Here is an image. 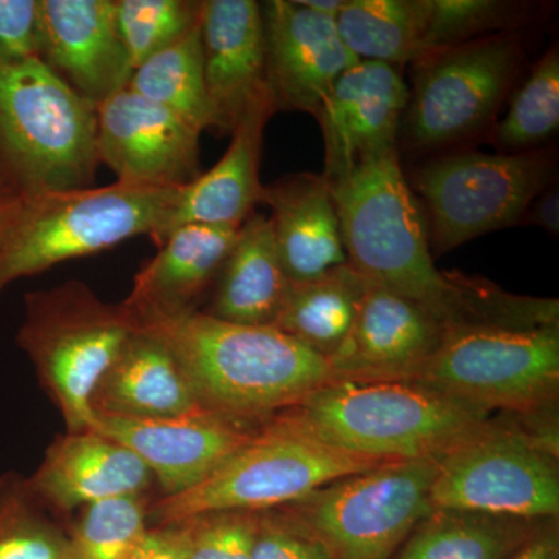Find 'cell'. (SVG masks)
<instances>
[{
    "label": "cell",
    "instance_id": "cell-1",
    "mask_svg": "<svg viewBox=\"0 0 559 559\" xmlns=\"http://www.w3.org/2000/svg\"><path fill=\"white\" fill-rule=\"evenodd\" d=\"M330 183L347 261L370 285L415 301L444 326L521 318L522 297L437 270L396 150Z\"/></svg>",
    "mask_w": 559,
    "mask_h": 559
},
{
    "label": "cell",
    "instance_id": "cell-2",
    "mask_svg": "<svg viewBox=\"0 0 559 559\" xmlns=\"http://www.w3.org/2000/svg\"><path fill=\"white\" fill-rule=\"evenodd\" d=\"M132 320L170 349L202 406L226 417H272L331 382L329 360L274 326L197 310Z\"/></svg>",
    "mask_w": 559,
    "mask_h": 559
},
{
    "label": "cell",
    "instance_id": "cell-3",
    "mask_svg": "<svg viewBox=\"0 0 559 559\" xmlns=\"http://www.w3.org/2000/svg\"><path fill=\"white\" fill-rule=\"evenodd\" d=\"M277 415L337 450L384 462L439 460L489 421L487 412L406 381L326 382Z\"/></svg>",
    "mask_w": 559,
    "mask_h": 559
},
{
    "label": "cell",
    "instance_id": "cell-4",
    "mask_svg": "<svg viewBox=\"0 0 559 559\" xmlns=\"http://www.w3.org/2000/svg\"><path fill=\"white\" fill-rule=\"evenodd\" d=\"M97 106L39 58L0 66V186L20 197L90 189Z\"/></svg>",
    "mask_w": 559,
    "mask_h": 559
},
{
    "label": "cell",
    "instance_id": "cell-5",
    "mask_svg": "<svg viewBox=\"0 0 559 559\" xmlns=\"http://www.w3.org/2000/svg\"><path fill=\"white\" fill-rule=\"evenodd\" d=\"M179 187L120 182L22 197L0 246V293L62 261L94 255L120 242L153 238Z\"/></svg>",
    "mask_w": 559,
    "mask_h": 559
},
{
    "label": "cell",
    "instance_id": "cell-6",
    "mask_svg": "<svg viewBox=\"0 0 559 559\" xmlns=\"http://www.w3.org/2000/svg\"><path fill=\"white\" fill-rule=\"evenodd\" d=\"M382 463L337 450L274 415L197 487L156 500L148 516L168 525L215 511L275 510Z\"/></svg>",
    "mask_w": 559,
    "mask_h": 559
},
{
    "label": "cell",
    "instance_id": "cell-7",
    "mask_svg": "<svg viewBox=\"0 0 559 559\" xmlns=\"http://www.w3.org/2000/svg\"><path fill=\"white\" fill-rule=\"evenodd\" d=\"M134 331L123 305L106 304L80 280L25 296L16 342L68 432L94 426L92 393Z\"/></svg>",
    "mask_w": 559,
    "mask_h": 559
},
{
    "label": "cell",
    "instance_id": "cell-8",
    "mask_svg": "<svg viewBox=\"0 0 559 559\" xmlns=\"http://www.w3.org/2000/svg\"><path fill=\"white\" fill-rule=\"evenodd\" d=\"M411 382L491 414H532L559 388V322L447 326L440 347Z\"/></svg>",
    "mask_w": 559,
    "mask_h": 559
},
{
    "label": "cell",
    "instance_id": "cell-9",
    "mask_svg": "<svg viewBox=\"0 0 559 559\" xmlns=\"http://www.w3.org/2000/svg\"><path fill=\"white\" fill-rule=\"evenodd\" d=\"M437 460L388 462L275 509L307 532L330 559H392L432 513Z\"/></svg>",
    "mask_w": 559,
    "mask_h": 559
},
{
    "label": "cell",
    "instance_id": "cell-10",
    "mask_svg": "<svg viewBox=\"0 0 559 559\" xmlns=\"http://www.w3.org/2000/svg\"><path fill=\"white\" fill-rule=\"evenodd\" d=\"M433 510L557 520L559 471L551 444L487 421L437 460Z\"/></svg>",
    "mask_w": 559,
    "mask_h": 559
},
{
    "label": "cell",
    "instance_id": "cell-11",
    "mask_svg": "<svg viewBox=\"0 0 559 559\" xmlns=\"http://www.w3.org/2000/svg\"><path fill=\"white\" fill-rule=\"evenodd\" d=\"M550 167L536 154L468 153L430 162L415 176L437 250L513 226L546 189Z\"/></svg>",
    "mask_w": 559,
    "mask_h": 559
},
{
    "label": "cell",
    "instance_id": "cell-12",
    "mask_svg": "<svg viewBox=\"0 0 559 559\" xmlns=\"http://www.w3.org/2000/svg\"><path fill=\"white\" fill-rule=\"evenodd\" d=\"M520 61V44L502 33L421 61L407 116L412 145L432 148L480 130L509 92Z\"/></svg>",
    "mask_w": 559,
    "mask_h": 559
},
{
    "label": "cell",
    "instance_id": "cell-13",
    "mask_svg": "<svg viewBox=\"0 0 559 559\" xmlns=\"http://www.w3.org/2000/svg\"><path fill=\"white\" fill-rule=\"evenodd\" d=\"M200 135L171 110L128 87L97 106L98 160L120 182L189 186L201 176Z\"/></svg>",
    "mask_w": 559,
    "mask_h": 559
},
{
    "label": "cell",
    "instance_id": "cell-14",
    "mask_svg": "<svg viewBox=\"0 0 559 559\" xmlns=\"http://www.w3.org/2000/svg\"><path fill=\"white\" fill-rule=\"evenodd\" d=\"M409 92L395 66L358 61L340 76L320 106L325 176L344 178L364 162L395 150Z\"/></svg>",
    "mask_w": 559,
    "mask_h": 559
},
{
    "label": "cell",
    "instance_id": "cell-15",
    "mask_svg": "<svg viewBox=\"0 0 559 559\" xmlns=\"http://www.w3.org/2000/svg\"><path fill=\"white\" fill-rule=\"evenodd\" d=\"M245 423L212 411L162 419L95 415L91 430L134 452L164 496H175L197 487L255 436Z\"/></svg>",
    "mask_w": 559,
    "mask_h": 559
},
{
    "label": "cell",
    "instance_id": "cell-16",
    "mask_svg": "<svg viewBox=\"0 0 559 559\" xmlns=\"http://www.w3.org/2000/svg\"><path fill=\"white\" fill-rule=\"evenodd\" d=\"M444 329L426 308L369 283L352 330L326 359L331 381L411 382L440 347Z\"/></svg>",
    "mask_w": 559,
    "mask_h": 559
},
{
    "label": "cell",
    "instance_id": "cell-17",
    "mask_svg": "<svg viewBox=\"0 0 559 559\" xmlns=\"http://www.w3.org/2000/svg\"><path fill=\"white\" fill-rule=\"evenodd\" d=\"M261 13L275 109L316 116L342 73L358 62L341 39L336 17L314 13L297 0H270Z\"/></svg>",
    "mask_w": 559,
    "mask_h": 559
},
{
    "label": "cell",
    "instance_id": "cell-18",
    "mask_svg": "<svg viewBox=\"0 0 559 559\" xmlns=\"http://www.w3.org/2000/svg\"><path fill=\"white\" fill-rule=\"evenodd\" d=\"M38 58L94 106L128 87L134 72L116 0H39Z\"/></svg>",
    "mask_w": 559,
    "mask_h": 559
},
{
    "label": "cell",
    "instance_id": "cell-19",
    "mask_svg": "<svg viewBox=\"0 0 559 559\" xmlns=\"http://www.w3.org/2000/svg\"><path fill=\"white\" fill-rule=\"evenodd\" d=\"M201 40L213 130L231 134L255 106L274 103L260 3L202 0Z\"/></svg>",
    "mask_w": 559,
    "mask_h": 559
},
{
    "label": "cell",
    "instance_id": "cell-20",
    "mask_svg": "<svg viewBox=\"0 0 559 559\" xmlns=\"http://www.w3.org/2000/svg\"><path fill=\"white\" fill-rule=\"evenodd\" d=\"M151 476L148 466L123 444L94 430H81L51 441L38 469L27 479L49 509L70 511L100 500L143 495Z\"/></svg>",
    "mask_w": 559,
    "mask_h": 559
},
{
    "label": "cell",
    "instance_id": "cell-21",
    "mask_svg": "<svg viewBox=\"0 0 559 559\" xmlns=\"http://www.w3.org/2000/svg\"><path fill=\"white\" fill-rule=\"evenodd\" d=\"M274 103L255 106L237 130L226 154L215 167L201 173L189 186L179 187L167 218L151 240L159 248L168 235L187 224L240 227L263 202L264 187L260 182V154L264 127Z\"/></svg>",
    "mask_w": 559,
    "mask_h": 559
},
{
    "label": "cell",
    "instance_id": "cell-22",
    "mask_svg": "<svg viewBox=\"0 0 559 559\" xmlns=\"http://www.w3.org/2000/svg\"><path fill=\"white\" fill-rule=\"evenodd\" d=\"M280 264L289 282H308L347 263L340 215L323 175L288 176L264 187Z\"/></svg>",
    "mask_w": 559,
    "mask_h": 559
},
{
    "label": "cell",
    "instance_id": "cell-23",
    "mask_svg": "<svg viewBox=\"0 0 559 559\" xmlns=\"http://www.w3.org/2000/svg\"><path fill=\"white\" fill-rule=\"evenodd\" d=\"M240 227L187 224L173 230L157 255L135 274L130 296L121 305L132 319L194 311L197 300L223 270Z\"/></svg>",
    "mask_w": 559,
    "mask_h": 559
},
{
    "label": "cell",
    "instance_id": "cell-24",
    "mask_svg": "<svg viewBox=\"0 0 559 559\" xmlns=\"http://www.w3.org/2000/svg\"><path fill=\"white\" fill-rule=\"evenodd\" d=\"M91 407L94 415L132 419L176 418L207 411L170 349L138 329L98 381Z\"/></svg>",
    "mask_w": 559,
    "mask_h": 559
},
{
    "label": "cell",
    "instance_id": "cell-25",
    "mask_svg": "<svg viewBox=\"0 0 559 559\" xmlns=\"http://www.w3.org/2000/svg\"><path fill=\"white\" fill-rule=\"evenodd\" d=\"M207 314L240 325L272 326L289 280L280 264L271 219L252 213L219 272Z\"/></svg>",
    "mask_w": 559,
    "mask_h": 559
},
{
    "label": "cell",
    "instance_id": "cell-26",
    "mask_svg": "<svg viewBox=\"0 0 559 559\" xmlns=\"http://www.w3.org/2000/svg\"><path fill=\"white\" fill-rule=\"evenodd\" d=\"M369 282L345 263L308 282H288L274 329L329 359L345 341Z\"/></svg>",
    "mask_w": 559,
    "mask_h": 559
},
{
    "label": "cell",
    "instance_id": "cell-27",
    "mask_svg": "<svg viewBox=\"0 0 559 559\" xmlns=\"http://www.w3.org/2000/svg\"><path fill=\"white\" fill-rule=\"evenodd\" d=\"M540 521L436 510L425 518L392 559H509Z\"/></svg>",
    "mask_w": 559,
    "mask_h": 559
},
{
    "label": "cell",
    "instance_id": "cell-28",
    "mask_svg": "<svg viewBox=\"0 0 559 559\" xmlns=\"http://www.w3.org/2000/svg\"><path fill=\"white\" fill-rule=\"evenodd\" d=\"M430 0H345L336 27L358 61H419Z\"/></svg>",
    "mask_w": 559,
    "mask_h": 559
},
{
    "label": "cell",
    "instance_id": "cell-29",
    "mask_svg": "<svg viewBox=\"0 0 559 559\" xmlns=\"http://www.w3.org/2000/svg\"><path fill=\"white\" fill-rule=\"evenodd\" d=\"M128 90L171 110L197 131L213 130L205 90L201 20L167 49L142 62L132 72Z\"/></svg>",
    "mask_w": 559,
    "mask_h": 559
},
{
    "label": "cell",
    "instance_id": "cell-30",
    "mask_svg": "<svg viewBox=\"0 0 559 559\" xmlns=\"http://www.w3.org/2000/svg\"><path fill=\"white\" fill-rule=\"evenodd\" d=\"M0 559H70L69 533L13 471L0 476Z\"/></svg>",
    "mask_w": 559,
    "mask_h": 559
},
{
    "label": "cell",
    "instance_id": "cell-31",
    "mask_svg": "<svg viewBox=\"0 0 559 559\" xmlns=\"http://www.w3.org/2000/svg\"><path fill=\"white\" fill-rule=\"evenodd\" d=\"M148 513L143 495L83 507L69 533L70 559H127L150 528Z\"/></svg>",
    "mask_w": 559,
    "mask_h": 559
},
{
    "label": "cell",
    "instance_id": "cell-32",
    "mask_svg": "<svg viewBox=\"0 0 559 559\" xmlns=\"http://www.w3.org/2000/svg\"><path fill=\"white\" fill-rule=\"evenodd\" d=\"M194 0H116V21L132 69L167 49L201 20Z\"/></svg>",
    "mask_w": 559,
    "mask_h": 559
},
{
    "label": "cell",
    "instance_id": "cell-33",
    "mask_svg": "<svg viewBox=\"0 0 559 559\" xmlns=\"http://www.w3.org/2000/svg\"><path fill=\"white\" fill-rule=\"evenodd\" d=\"M559 127V55L550 49L514 94L498 128L499 142L511 150L528 148L551 138Z\"/></svg>",
    "mask_w": 559,
    "mask_h": 559
},
{
    "label": "cell",
    "instance_id": "cell-34",
    "mask_svg": "<svg viewBox=\"0 0 559 559\" xmlns=\"http://www.w3.org/2000/svg\"><path fill=\"white\" fill-rule=\"evenodd\" d=\"M514 11V3L498 0H430L418 62L507 27Z\"/></svg>",
    "mask_w": 559,
    "mask_h": 559
},
{
    "label": "cell",
    "instance_id": "cell-35",
    "mask_svg": "<svg viewBox=\"0 0 559 559\" xmlns=\"http://www.w3.org/2000/svg\"><path fill=\"white\" fill-rule=\"evenodd\" d=\"M261 511H215L176 522L186 559H250Z\"/></svg>",
    "mask_w": 559,
    "mask_h": 559
},
{
    "label": "cell",
    "instance_id": "cell-36",
    "mask_svg": "<svg viewBox=\"0 0 559 559\" xmlns=\"http://www.w3.org/2000/svg\"><path fill=\"white\" fill-rule=\"evenodd\" d=\"M250 559H330L320 543L278 511H261Z\"/></svg>",
    "mask_w": 559,
    "mask_h": 559
},
{
    "label": "cell",
    "instance_id": "cell-37",
    "mask_svg": "<svg viewBox=\"0 0 559 559\" xmlns=\"http://www.w3.org/2000/svg\"><path fill=\"white\" fill-rule=\"evenodd\" d=\"M39 57V0H0V66Z\"/></svg>",
    "mask_w": 559,
    "mask_h": 559
},
{
    "label": "cell",
    "instance_id": "cell-38",
    "mask_svg": "<svg viewBox=\"0 0 559 559\" xmlns=\"http://www.w3.org/2000/svg\"><path fill=\"white\" fill-rule=\"evenodd\" d=\"M127 559H186L178 524L156 525L146 530Z\"/></svg>",
    "mask_w": 559,
    "mask_h": 559
},
{
    "label": "cell",
    "instance_id": "cell-39",
    "mask_svg": "<svg viewBox=\"0 0 559 559\" xmlns=\"http://www.w3.org/2000/svg\"><path fill=\"white\" fill-rule=\"evenodd\" d=\"M509 559H559L557 520L540 525L535 535Z\"/></svg>",
    "mask_w": 559,
    "mask_h": 559
},
{
    "label": "cell",
    "instance_id": "cell-40",
    "mask_svg": "<svg viewBox=\"0 0 559 559\" xmlns=\"http://www.w3.org/2000/svg\"><path fill=\"white\" fill-rule=\"evenodd\" d=\"M535 207H533V223L538 224L550 234L557 235L559 231V194L557 189H551L543 197L536 198Z\"/></svg>",
    "mask_w": 559,
    "mask_h": 559
},
{
    "label": "cell",
    "instance_id": "cell-41",
    "mask_svg": "<svg viewBox=\"0 0 559 559\" xmlns=\"http://www.w3.org/2000/svg\"><path fill=\"white\" fill-rule=\"evenodd\" d=\"M21 198L14 191L0 186V246H2L3 238H5L14 216H16L17 209L21 205Z\"/></svg>",
    "mask_w": 559,
    "mask_h": 559
},
{
    "label": "cell",
    "instance_id": "cell-42",
    "mask_svg": "<svg viewBox=\"0 0 559 559\" xmlns=\"http://www.w3.org/2000/svg\"><path fill=\"white\" fill-rule=\"evenodd\" d=\"M297 2L305 9L331 17H337L345 5V0H297Z\"/></svg>",
    "mask_w": 559,
    "mask_h": 559
}]
</instances>
